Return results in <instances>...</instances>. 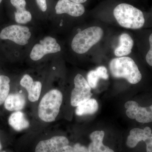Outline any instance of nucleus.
Here are the masks:
<instances>
[{"label": "nucleus", "mask_w": 152, "mask_h": 152, "mask_svg": "<svg viewBox=\"0 0 152 152\" xmlns=\"http://www.w3.org/2000/svg\"><path fill=\"white\" fill-rule=\"evenodd\" d=\"M112 75L115 78L126 79L129 83L135 84L140 81L142 74L134 60L129 57L115 58L110 63Z\"/></svg>", "instance_id": "obj_1"}, {"label": "nucleus", "mask_w": 152, "mask_h": 152, "mask_svg": "<svg viewBox=\"0 0 152 152\" xmlns=\"http://www.w3.org/2000/svg\"><path fill=\"white\" fill-rule=\"evenodd\" d=\"M113 14L119 24L123 27L137 29L142 27L145 24L142 12L129 4H120L114 9Z\"/></svg>", "instance_id": "obj_2"}, {"label": "nucleus", "mask_w": 152, "mask_h": 152, "mask_svg": "<svg viewBox=\"0 0 152 152\" xmlns=\"http://www.w3.org/2000/svg\"><path fill=\"white\" fill-rule=\"evenodd\" d=\"M63 101V95L59 90H51L41 100L39 107L38 115L42 121L52 122L56 120L59 113Z\"/></svg>", "instance_id": "obj_3"}, {"label": "nucleus", "mask_w": 152, "mask_h": 152, "mask_svg": "<svg viewBox=\"0 0 152 152\" xmlns=\"http://www.w3.org/2000/svg\"><path fill=\"white\" fill-rule=\"evenodd\" d=\"M103 34V30L99 26L91 27L83 30L77 34L73 39V50L80 54L85 53L100 41Z\"/></svg>", "instance_id": "obj_4"}, {"label": "nucleus", "mask_w": 152, "mask_h": 152, "mask_svg": "<svg viewBox=\"0 0 152 152\" xmlns=\"http://www.w3.org/2000/svg\"><path fill=\"white\" fill-rule=\"evenodd\" d=\"M74 84L75 88L71 94V104L73 107H77L91 99L92 94L88 82L80 74H77L75 77Z\"/></svg>", "instance_id": "obj_5"}, {"label": "nucleus", "mask_w": 152, "mask_h": 152, "mask_svg": "<svg viewBox=\"0 0 152 152\" xmlns=\"http://www.w3.org/2000/svg\"><path fill=\"white\" fill-rule=\"evenodd\" d=\"M27 27L19 25H12L2 30L0 33V39H9L20 45L28 43L31 37V33Z\"/></svg>", "instance_id": "obj_6"}, {"label": "nucleus", "mask_w": 152, "mask_h": 152, "mask_svg": "<svg viewBox=\"0 0 152 152\" xmlns=\"http://www.w3.org/2000/svg\"><path fill=\"white\" fill-rule=\"evenodd\" d=\"M61 48L55 38L47 37L35 45L32 49L30 56L33 61L41 59L45 55L60 52Z\"/></svg>", "instance_id": "obj_7"}, {"label": "nucleus", "mask_w": 152, "mask_h": 152, "mask_svg": "<svg viewBox=\"0 0 152 152\" xmlns=\"http://www.w3.org/2000/svg\"><path fill=\"white\" fill-rule=\"evenodd\" d=\"M125 107L126 114L129 118L136 119L138 122L148 123L152 122V105L148 107H142L135 101H128Z\"/></svg>", "instance_id": "obj_8"}, {"label": "nucleus", "mask_w": 152, "mask_h": 152, "mask_svg": "<svg viewBox=\"0 0 152 152\" xmlns=\"http://www.w3.org/2000/svg\"><path fill=\"white\" fill-rule=\"evenodd\" d=\"M69 143L64 136H55L48 140L41 141L36 146L35 152H61L63 148Z\"/></svg>", "instance_id": "obj_9"}, {"label": "nucleus", "mask_w": 152, "mask_h": 152, "mask_svg": "<svg viewBox=\"0 0 152 152\" xmlns=\"http://www.w3.org/2000/svg\"><path fill=\"white\" fill-rule=\"evenodd\" d=\"M56 13L58 15L67 14L72 17L82 15L85 12L83 5L69 0H59L56 7Z\"/></svg>", "instance_id": "obj_10"}, {"label": "nucleus", "mask_w": 152, "mask_h": 152, "mask_svg": "<svg viewBox=\"0 0 152 152\" xmlns=\"http://www.w3.org/2000/svg\"><path fill=\"white\" fill-rule=\"evenodd\" d=\"M20 84L27 91L28 99L30 102H35L39 100L42 88L41 82L34 81L31 76L25 75L21 80Z\"/></svg>", "instance_id": "obj_11"}, {"label": "nucleus", "mask_w": 152, "mask_h": 152, "mask_svg": "<svg viewBox=\"0 0 152 152\" xmlns=\"http://www.w3.org/2000/svg\"><path fill=\"white\" fill-rule=\"evenodd\" d=\"M151 133V129L149 127H146L144 129L140 128L132 129L130 132L129 135L127 139V145L131 148H135L140 142L145 141Z\"/></svg>", "instance_id": "obj_12"}, {"label": "nucleus", "mask_w": 152, "mask_h": 152, "mask_svg": "<svg viewBox=\"0 0 152 152\" xmlns=\"http://www.w3.org/2000/svg\"><path fill=\"white\" fill-rule=\"evenodd\" d=\"M12 4L16 9L15 12V20L18 23L26 24L31 21L32 16L29 12L25 9V0H10Z\"/></svg>", "instance_id": "obj_13"}, {"label": "nucleus", "mask_w": 152, "mask_h": 152, "mask_svg": "<svg viewBox=\"0 0 152 152\" xmlns=\"http://www.w3.org/2000/svg\"><path fill=\"white\" fill-rule=\"evenodd\" d=\"M119 45L115 49V55L117 57H124L131 53L134 45V41L127 34H122L119 38Z\"/></svg>", "instance_id": "obj_14"}, {"label": "nucleus", "mask_w": 152, "mask_h": 152, "mask_svg": "<svg viewBox=\"0 0 152 152\" xmlns=\"http://www.w3.org/2000/svg\"><path fill=\"white\" fill-rule=\"evenodd\" d=\"M4 107L10 111H18L23 108L26 104L24 96L20 94L9 95L4 102Z\"/></svg>", "instance_id": "obj_15"}, {"label": "nucleus", "mask_w": 152, "mask_h": 152, "mask_svg": "<svg viewBox=\"0 0 152 152\" xmlns=\"http://www.w3.org/2000/svg\"><path fill=\"white\" fill-rule=\"evenodd\" d=\"M104 132L103 131H96L90 135L91 142L88 148L89 152H104L108 148L103 143Z\"/></svg>", "instance_id": "obj_16"}, {"label": "nucleus", "mask_w": 152, "mask_h": 152, "mask_svg": "<svg viewBox=\"0 0 152 152\" xmlns=\"http://www.w3.org/2000/svg\"><path fill=\"white\" fill-rule=\"evenodd\" d=\"M9 124L15 130L20 131L27 129L29 123L26 119L24 114L21 112H14L9 118Z\"/></svg>", "instance_id": "obj_17"}, {"label": "nucleus", "mask_w": 152, "mask_h": 152, "mask_svg": "<svg viewBox=\"0 0 152 152\" xmlns=\"http://www.w3.org/2000/svg\"><path fill=\"white\" fill-rule=\"evenodd\" d=\"M98 108L99 106L96 100L94 99H90L77 107L76 114L78 116L92 115L97 111Z\"/></svg>", "instance_id": "obj_18"}, {"label": "nucleus", "mask_w": 152, "mask_h": 152, "mask_svg": "<svg viewBox=\"0 0 152 152\" xmlns=\"http://www.w3.org/2000/svg\"><path fill=\"white\" fill-rule=\"evenodd\" d=\"M10 80L4 75L0 76V105L2 104L9 95Z\"/></svg>", "instance_id": "obj_19"}, {"label": "nucleus", "mask_w": 152, "mask_h": 152, "mask_svg": "<svg viewBox=\"0 0 152 152\" xmlns=\"http://www.w3.org/2000/svg\"><path fill=\"white\" fill-rule=\"evenodd\" d=\"M99 78L96 70L90 71L87 75V82L92 88H95L96 87Z\"/></svg>", "instance_id": "obj_20"}, {"label": "nucleus", "mask_w": 152, "mask_h": 152, "mask_svg": "<svg viewBox=\"0 0 152 152\" xmlns=\"http://www.w3.org/2000/svg\"><path fill=\"white\" fill-rule=\"evenodd\" d=\"M100 78L107 80L108 78V75L107 74V70L105 67L104 66H100L98 67L96 69Z\"/></svg>", "instance_id": "obj_21"}, {"label": "nucleus", "mask_w": 152, "mask_h": 152, "mask_svg": "<svg viewBox=\"0 0 152 152\" xmlns=\"http://www.w3.org/2000/svg\"><path fill=\"white\" fill-rule=\"evenodd\" d=\"M150 49L146 56V60L150 66H152V34L149 37Z\"/></svg>", "instance_id": "obj_22"}, {"label": "nucleus", "mask_w": 152, "mask_h": 152, "mask_svg": "<svg viewBox=\"0 0 152 152\" xmlns=\"http://www.w3.org/2000/svg\"><path fill=\"white\" fill-rule=\"evenodd\" d=\"M144 142L146 145L147 152H152V133L148 136Z\"/></svg>", "instance_id": "obj_23"}, {"label": "nucleus", "mask_w": 152, "mask_h": 152, "mask_svg": "<svg viewBox=\"0 0 152 152\" xmlns=\"http://www.w3.org/2000/svg\"><path fill=\"white\" fill-rule=\"evenodd\" d=\"M75 152H89L88 148L80 144L76 143L74 145Z\"/></svg>", "instance_id": "obj_24"}, {"label": "nucleus", "mask_w": 152, "mask_h": 152, "mask_svg": "<svg viewBox=\"0 0 152 152\" xmlns=\"http://www.w3.org/2000/svg\"><path fill=\"white\" fill-rule=\"evenodd\" d=\"M37 4L42 12H45L47 10V5L46 0H36Z\"/></svg>", "instance_id": "obj_25"}, {"label": "nucleus", "mask_w": 152, "mask_h": 152, "mask_svg": "<svg viewBox=\"0 0 152 152\" xmlns=\"http://www.w3.org/2000/svg\"><path fill=\"white\" fill-rule=\"evenodd\" d=\"M61 152H75V149L74 147L67 145L64 147Z\"/></svg>", "instance_id": "obj_26"}, {"label": "nucleus", "mask_w": 152, "mask_h": 152, "mask_svg": "<svg viewBox=\"0 0 152 152\" xmlns=\"http://www.w3.org/2000/svg\"><path fill=\"white\" fill-rule=\"evenodd\" d=\"M69 1H71L73 2L81 4L82 3L86 2L87 0H69Z\"/></svg>", "instance_id": "obj_27"}, {"label": "nucleus", "mask_w": 152, "mask_h": 152, "mask_svg": "<svg viewBox=\"0 0 152 152\" xmlns=\"http://www.w3.org/2000/svg\"><path fill=\"white\" fill-rule=\"evenodd\" d=\"M104 152H115V151H114L113 150L110 148L108 147L107 148V149H106Z\"/></svg>", "instance_id": "obj_28"}, {"label": "nucleus", "mask_w": 152, "mask_h": 152, "mask_svg": "<svg viewBox=\"0 0 152 152\" xmlns=\"http://www.w3.org/2000/svg\"><path fill=\"white\" fill-rule=\"evenodd\" d=\"M2 149V145L1 144V141H0V151H1Z\"/></svg>", "instance_id": "obj_29"}, {"label": "nucleus", "mask_w": 152, "mask_h": 152, "mask_svg": "<svg viewBox=\"0 0 152 152\" xmlns=\"http://www.w3.org/2000/svg\"><path fill=\"white\" fill-rule=\"evenodd\" d=\"M2 1V0H0V4L1 2Z\"/></svg>", "instance_id": "obj_30"}, {"label": "nucleus", "mask_w": 152, "mask_h": 152, "mask_svg": "<svg viewBox=\"0 0 152 152\" xmlns=\"http://www.w3.org/2000/svg\"><path fill=\"white\" fill-rule=\"evenodd\" d=\"M1 152H6L5 151H2Z\"/></svg>", "instance_id": "obj_31"}]
</instances>
